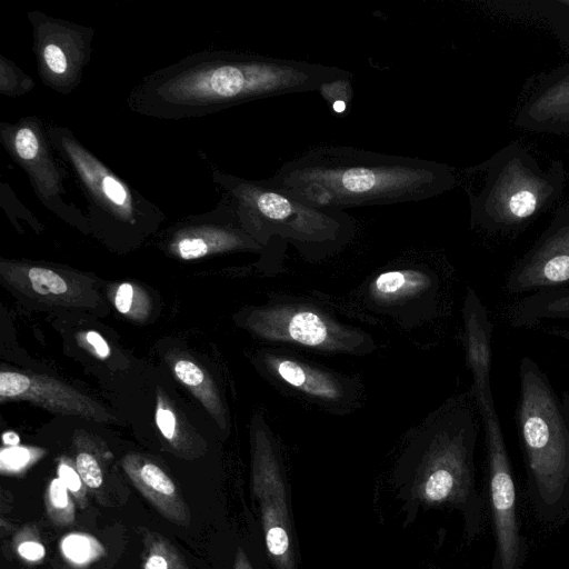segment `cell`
<instances>
[{"mask_svg": "<svg viewBox=\"0 0 569 569\" xmlns=\"http://www.w3.org/2000/svg\"><path fill=\"white\" fill-rule=\"evenodd\" d=\"M46 131L87 201V218L93 230L136 233L162 222L160 208L111 170L70 128L47 122Z\"/></svg>", "mask_w": 569, "mask_h": 569, "instance_id": "cell-6", "label": "cell"}, {"mask_svg": "<svg viewBox=\"0 0 569 569\" xmlns=\"http://www.w3.org/2000/svg\"><path fill=\"white\" fill-rule=\"evenodd\" d=\"M478 421L462 397L433 412L422 425L418 439L423 445L413 491L427 505L452 503L480 523L481 503L475 489L473 453Z\"/></svg>", "mask_w": 569, "mask_h": 569, "instance_id": "cell-5", "label": "cell"}, {"mask_svg": "<svg viewBox=\"0 0 569 569\" xmlns=\"http://www.w3.org/2000/svg\"><path fill=\"white\" fill-rule=\"evenodd\" d=\"M234 569H253L247 553L242 548H238L234 557Z\"/></svg>", "mask_w": 569, "mask_h": 569, "instance_id": "cell-35", "label": "cell"}, {"mask_svg": "<svg viewBox=\"0 0 569 569\" xmlns=\"http://www.w3.org/2000/svg\"><path fill=\"white\" fill-rule=\"evenodd\" d=\"M211 178L242 230L261 247L286 240L302 253H326L342 247L353 234V219L343 210L308 204L268 179L249 180L217 168L211 169Z\"/></svg>", "mask_w": 569, "mask_h": 569, "instance_id": "cell-4", "label": "cell"}, {"mask_svg": "<svg viewBox=\"0 0 569 569\" xmlns=\"http://www.w3.org/2000/svg\"><path fill=\"white\" fill-rule=\"evenodd\" d=\"M466 355L472 375V389L491 386L492 322L486 306L469 288L462 305Z\"/></svg>", "mask_w": 569, "mask_h": 569, "instance_id": "cell-18", "label": "cell"}, {"mask_svg": "<svg viewBox=\"0 0 569 569\" xmlns=\"http://www.w3.org/2000/svg\"><path fill=\"white\" fill-rule=\"evenodd\" d=\"M156 423L162 436L169 440L174 441L177 435V419L174 413L160 405L156 411Z\"/></svg>", "mask_w": 569, "mask_h": 569, "instance_id": "cell-32", "label": "cell"}, {"mask_svg": "<svg viewBox=\"0 0 569 569\" xmlns=\"http://www.w3.org/2000/svg\"><path fill=\"white\" fill-rule=\"evenodd\" d=\"M166 248L183 260H194L262 247L242 230L230 202L221 196L211 211L187 217L172 227L168 232Z\"/></svg>", "mask_w": 569, "mask_h": 569, "instance_id": "cell-13", "label": "cell"}, {"mask_svg": "<svg viewBox=\"0 0 569 569\" xmlns=\"http://www.w3.org/2000/svg\"><path fill=\"white\" fill-rule=\"evenodd\" d=\"M46 123L37 116L13 123L1 121L0 142L24 171L43 207L73 226L87 228V217L68 199L67 182L72 176L52 148Z\"/></svg>", "mask_w": 569, "mask_h": 569, "instance_id": "cell-7", "label": "cell"}, {"mask_svg": "<svg viewBox=\"0 0 569 569\" xmlns=\"http://www.w3.org/2000/svg\"><path fill=\"white\" fill-rule=\"evenodd\" d=\"M173 371L176 377L206 406L219 425L224 427L226 419L220 399L202 369L190 360L180 359L174 363Z\"/></svg>", "mask_w": 569, "mask_h": 569, "instance_id": "cell-23", "label": "cell"}, {"mask_svg": "<svg viewBox=\"0 0 569 569\" xmlns=\"http://www.w3.org/2000/svg\"><path fill=\"white\" fill-rule=\"evenodd\" d=\"M57 473L58 478L63 482L73 497L77 506L80 509H84L89 503L87 492L88 488L79 475L76 463H72V461L66 458H61L58 463Z\"/></svg>", "mask_w": 569, "mask_h": 569, "instance_id": "cell-28", "label": "cell"}, {"mask_svg": "<svg viewBox=\"0 0 569 569\" xmlns=\"http://www.w3.org/2000/svg\"><path fill=\"white\" fill-rule=\"evenodd\" d=\"M517 426L527 491L537 518L548 526L569 518V393H558L530 357L519 363Z\"/></svg>", "mask_w": 569, "mask_h": 569, "instance_id": "cell-3", "label": "cell"}, {"mask_svg": "<svg viewBox=\"0 0 569 569\" xmlns=\"http://www.w3.org/2000/svg\"><path fill=\"white\" fill-rule=\"evenodd\" d=\"M74 463L87 488L98 491L104 479L103 469L98 457L87 449H81L77 452Z\"/></svg>", "mask_w": 569, "mask_h": 569, "instance_id": "cell-29", "label": "cell"}, {"mask_svg": "<svg viewBox=\"0 0 569 569\" xmlns=\"http://www.w3.org/2000/svg\"><path fill=\"white\" fill-rule=\"evenodd\" d=\"M318 208L420 201L455 184L448 166L352 147H320L283 163L268 179Z\"/></svg>", "mask_w": 569, "mask_h": 569, "instance_id": "cell-2", "label": "cell"}, {"mask_svg": "<svg viewBox=\"0 0 569 569\" xmlns=\"http://www.w3.org/2000/svg\"><path fill=\"white\" fill-rule=\"evenodd\" d=\"M569 286V207L516 262L506 279L510 293H533Z\"/></svg>", "mask_w": 569, "mask_h": 569, "instance_id": "cell-14", "label": "cell"}, {"mask_svg": "<svg viewBox=\"0 0 569 569\" xmlns=\"http://www.w3.org/2000/svg\"><path fill=\"white\" fill-rule=\"evenodd\" d=\"M34 81L13 61L0 56V92L7 97H20L34 88Z\"/></svg>", "mask_w": 569, "mask_h": 569, "instance_id": "cell-27", "label": "cell"}, {"mask_svg": "<svg viewBox=\"0 0 569 569\" xmlns=\"http://www.w3.org/2000/svg\"><path fill=\"white\" fill-rule=\"evenodd\" d=\"M526 127L551 132L569 131V70L560 71L538 91L521 113Z\"/></svg>", "mask_w": 569, "mask_h": 569, "instance_id": "cell-20", "label": "cell"}, {"mask_svg": "<svg viewBox=\"0 0 569 569\" xmlns=\"http://www.w3.org/2000/svg\"><path fill=\"white\" fill-rule=\"evenodd\" d=\"M487 449L489 505L495 536L493 569H520L526 543L520 535L516 486L492 391L475 397Z\"/></svg>", "mask_w": 569, "mask_h": 569, "instance_id": "cell-8", "label": "cell"}, {"mask_svg": "<svg viewBox=\"0 0 569 569\" xmlns=\"http://www.w3.org/2000/svg\"><path fill=\"white\" fill-rule=\"evenodd\" d=\"M431 284V277L425 271L389 270L375 278L370 286V292L379 301L397 302L430 289Z\"/></svg>", "mask_w": 569, "mask_h": 569, "instance_id": "cell-22", "label": "cell"}, {"mask_svg": "<svg viewBox=\"0 0 569 569\" xmlns=\"http://www.w3.org/2000/svg\"><path fill=\"white\" fill-rule=\"evenodd\" d=\"M122 467L131 482L166 519L179 526L190 525V510L172 478L156 462L128 455Z\"/></svg>", "mask_w": 569, "mask_h": 569, "instance_id": "cell-17", "label": "cell"}, {"mask_svg": "<svg viewBox=\"0 0 569 569\" xmlns=\"http://www.w3.org/2000/svg\"><path fill=\"white\" fill-rule=\"evenodd\" d=\"M336 67L231 50H202L143 77L127 98L138 114L181 120L349 80Z\"/></svg>", "mask_w": 569, "mask_h": 569, "instance_id": "cell-1", "label": "cell"}, {"mask_svg": "<svg viewBox=\"0 0 569 569\" xmlns=\"http://www.w3.org/2000/svg\"><path fill=\"white\" fill-rule=\"evenodd\" d=\"M29 527H24L16 538L17 553L29 562H38L46 556V548L38 535L30 531Z\"/></svg>", "mask_w": 569, "mask_h": 569, "instance_id": "cell-31", "label": "cell"}, {"mask_svg": "<svg viewBox=\"0 0 569 569\" xmlns=\"http://www.w3.org/2000/svg\"><path fill=\"white\" fill-rule=\"evenodd\" d=\"M133 298H134L133 286L128 282L121 283L118 287L116 296H114V306H116L117 310L122 315L128 313L130 311V309L132 308Z\"/></svg>", "mask_w": 569, "mask_h": 569, "instance_id": "cell-33", "label": "cell"}, {"mask_svg": "<svg viewBox=\"0 0 569 569\" xmlns=\"http://www.w3.org/2000/svg\"><path fill=\"white\" fill-rule=\"evenodd\" d=\"M87 341L92 346L97 356L101 359H106L110 355V348L107 341L97 331L87 332Z\"/></svg>", "mask_w": 569, "mask_h": 569, "instance_id": "cell-34", "label": "cell"}, {"mask_svg": "<svg viewBox=\"0 0 569 569\" xmlns=\"http://www.w3.org/2000/svg\"><path fill=\"white\" fill-rule=\"evenodd\" d=\"M142 569H189L178 549L161 533L143 536Z\"/></svg>", "mask_w": 569, "mask_h": 569, "instance_id": "cell-24", "label": "cell"}, {"mask_svg": "<svg viewBox=\"0 0 569 569\" xmlns=\"http://www.w3.org/2000/svg\"><path fill=\"white\" fill-rule=\"evenodd\" d=\"M2 440L4 445L14 447L19 443L20 438L16 432L7 431L2 435Z\"/></svg>", "mask_w": 569, "mask_h": 569, "instance_id": "cell-37", "label": "cell"}, {"mask_svg": "<svg viewBox=\"0 0 569 569\" xmlns=\"http://www.w3.org/2000/svg\"><path fill=\"white\" fill-rule=\"evenodd\" d=\"M4 281L16 290L31 298H41L56 306H88L89 289L79 280L68 278L53 269L27 262L6 261L0 263Z\"/></svg>", "mask_w": 569, "mask_h": 569, "instance_id": "cell-16", "label": "cell"}, {"mask_svg": "<svg viewBox=\"0 0 569 569\" xmlns=\"http://www.w3.org/2000/svg\"><path fill=\"white\" fill-rule=\"evenodd\" d=\"M263 361L278 380L311 398L339 403L349 395V389L340 378L300 360L267 353Z\"/></svg>", "mask_w": 569, "mask_h": 569, "instance_id": "cell-19", "label": "cell"}, {"mask_svg": "<svg viewBox=\"0 0 569 569\" xmlns=\"http://www.w3.org/2000/svg\"><path fill=\"white\" fill-rule=\"evenodd\" d=\"M545 332L552 337H556V338H559V339H562V340H566L567 342H569V328H559V327L546 328Z\"/></svg>", "mask_w": 569, "mask_h": 569, "instance_id": "cell-36", "label": "cell"}, {"mask_svg": "<svg viewBox=\"0 0 569 569\" xmlns=\"http://www.w3.org/2000/svg\"><path fill=\"white\" fill-rule=\"evenodd\" d=\"M513 154L492 168L487 184L473 202V213L487 228L503 230L517 227L548 204L555 192L550 177L542 174L525 152Z\"/></svg>", "mask_w": 569, "mask_h": 569, "instance_id": "cell-9", "label": "cell"}, {"mask_svg": "<svg viewBox=\"0 0 569 569\" xmlns=\"http://www.w3.org/2000/svg\"><path fill=\"white\" fill-rule=\"evenodd\" d=\"M244 326L271 342L293 343L328 352L360 353L368 350L365 332L336 321L320 309L301 303L254 308Z\"/></svg>", "mask_w": 569, "mask_h": 569, "instance_id": "cell-10", "label": "cell"}, {"mask_svg": "<svg viewBox=\"0 0 569 569\" xmlns=\"http://www.w3.org/2000/svg\"><path fill=\"white\" fill-rule=\"evenodd\" d=\"M27 18L42 83L60 94L74 91L91 59L94 30L39 10L28 11Z\"/></svg>", "mask_w": 569, "mask_h": 569, "instance_id": "cell-12", "label": "cell"}, {"mask_svg": "<svg viewBox=\"0 0 569 569\" xmlns=\"http://www.w3.org/2000/svg\"><path fill=\"white\" fill-rule=\"evenodd\" d=\"M251 487L270 560L276 569H295L286 487L271 432L259 415L251 422Z\"/></svg>", "mask_w": 569, "mask_h": 569, "instance_id": "cell-11", "label": "cell"}, {"mask_svg": "<svg viewBox=\"0 0 569 569\" xmlns=\"http://www.w3.org/2000/svg\"><path fill=\"white\" fill-rule=\"evenodd\" d=\"M0 399L24 400L54 413L78 416L101 423L114 421V417L90 397L43 375L2 370Z\"/></svg>", "mask_w": 569, "mask_h": 569, "instance_id": "cell-15", "label": "cell"}, {"mask_svg": "<svg viewBox=\"0 0 569 569\" xmlns=\"http://www.w3.org/2000/svg\"><path fill=\"white\" fill-rule=\"evenodd\" d=\"M43 500L48 518L53 526L67 527L73 523L76 501L59 478L49 482Z\"/></svg>", "mask_w": 569, "mask_h": 569, "instance_id": "cell-26", "label": "cell"}, {"mask_svg": "<svg viewBox=\"0 0 569 569\" xmlns=\"http://www.w3.org/2000/svg\"><path fill=\"white\" fill-rule=\"evenodd\" d=\"M60 550L63 558L77 568H86L104 555L100 541L84 532L64 536L60 541Z\"/></svg>", "mask_w": 569, "mask_h": 569, "instance_id": "cell-25", "label": "cell"}, {"mask_svg": "<svg viewBox=\"0 0 569 569\" xmlns=\"http://www.w3.org/2000/svg\"><path fill=\"white\" fill-rule=\"evenodd\" d=\"M34 461L33 452L24 447L3 448L0 456L1 472L13 475L24 471Z\"/></svg>", "mask_w": 569, "mask_h": 569, "instance_id": "cell-30", "label": "cell"}, {"mask_svg": "<svg viewBox=\"0 0 569 569\" xmlns=\"http://www.w3.org/2000/svg\"><path fill=\"white\" fill-rule=\"evenodd\" d=\"M560 319H569V286L529 293L509 311L515 327L530 328Z\"/></svg>", "mask_w": 569, "mask_h": 569, "instance_id": "cell-21", "label": "cell"}]
</instances>
